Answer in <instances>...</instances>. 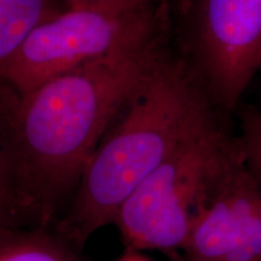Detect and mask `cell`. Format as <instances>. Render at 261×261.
<instances>
[{
  "instance_id": "obj_1",
  "label": "cell",
  "mask_w": 261,
  "mask_h": 261,
  "mask_svg": "<svg viewBox=\"0 0 261 261\" xmlns=\"http://www.w3.org/2000/svg\"><path fill=\"white\" fill-rule=\"evenodd\" d=\"M166 55L160 37L15 94L0 144L18 218L31 226L56 224L100 139Z\"/></svg>"
},
{
  "instance_id": "obj_2",
  "label": "cell",
  "mask_w": 261,
  "mask_h": 261,
  "mask_svg": "<svg viewBox=\"0 0 261 261\" xmlns=\"http://www.w3.org/2000/svg\"><path fill=\"white\" fill-rule=\"evenodd\" d=\"M215 120L197 77L166 55L100 139L55 231L80 249L113 225L121 204L159 166Z\"/></svg>"
},
{
  "instance_id": "obj_3",
  "label": "cell",
  "mask_w": 261,
  "mask_h": 261,
  "mask_svg": "<svg viewBox=\"0 0 261 261\" xmlns=\"http://www.w3.org/2000/svg\"><path fill=\"white\" fill-rule=\"evenodd\" d=\"M237 148L218 120L182 143L117 211L113 225L127 249L180 252Z\"/></svg>"
},
{
  "instance_id": "obj_4",
  "label": "cell",
  "mask_w": 261,
  "mask_h": 261,
  "mask_svg": "<svg viewBox=\"0 0 261 261\" xmlns=\"http://www.w3.org/2000/svg\"><path fill=\"white\" fill-rule=\"evenodd\" d=\"M163 0L116 9H68L37 25L0 68L16 96L45 81L116 52L162 37Z\"/></svg>"
},
{
  "instance_id": "obj_5",
  "label": "cell",
  "mask_w": 261,
  "mask_h": 261,
  "mask_svg": "<svg viewBox=\"0 0 261 261\" xmlns=\"http://www.w3.org/2000/svg\"><path fill=\"white\" fill-rule=\"evenodd\" d=\"M190 41L212 104L232 112L261 68V0H195Z\"/></svg>"
},
{
  "instance_id": "obj_6",
  "label": "cell",
  "mask_w": 261,
  "mask_h": 261,
  "mask_svg": "<svg viewBox=\"0 0 261 261\" xmlns=\"http://www.w3.org/2000/svg\"><path fill=\"white\" fill-rule=\"evenodd\" d=\"M174 261H261V181L240 145Z\"/></svg>"
},
{
  "instance_id": "obj_7",
  "label": "cell",
  "mask_w": 261,
  "mask_h": 261,
  "mask_svg": "<svg viewBox=\"0 0 261 261\" xmlns=\"http://www.w3.org/2000/svg\"><path fill=\"white\" fill-rule=\"evenodd\" d=\"M77 252L50 227L0 224V261H83Z\"/></svg>"
},
{
  "instance_id": "obj_8",
  "label": "cell",
  "mask_w": 261,
  "mask_h": 261,
  "mask_svg": "<svg viewBox=\"0 0 261 261\" xmlns=\"http://www.w3.org/2000/svg\"><path fill=\"white\" fill-rule=\"evenodd\" d=\"M58 12L55 0H0V68L33 29Z\"/></svg>"
},
{
  "instance_id": "obj_9",
  "label": "cell",
  "mask_w": 261,
  "mask_h": 261,
  "mask_svg": "<svg viewBox=\"0 0 261 261\" xmlns=\"http://www.w3.org/2000/svg\"><path fill=\"white\" fill-rule=\"evenodd\" d=\"M237 142L248 168L261 181V109L243 110Z\"/></svg>"
},
{
  "instance_id": "obj_10",
  "label": "cell",
  "mask_w": 261,
  "mask_h": 261,
  "mask_svg": "<svg viewBox=\"0 0 261 261\" xmlns=\"http://www.w3.org/2000/svg\"><path fill=\"white\" fill-rule=\"evenodd\" d=\"M15 218H17V207L14 187L4 150L0 144V221L3 224L15 225L12 223Z\"/></svg>"
},
{
  "instance_id": "obj_11",
  "label": "cell",
  "mask_w": 261,
  "mask_h": 261,
  "mask_svg": "<svg viewBox=\"0 0 261 261\" xmlns=\"http://www.w3.org/2000/svg\"><path fill=\"white\" fill-rule=\"evenodd\" d=\"M0 224H3V223H2V221H0Z\"/></svg>"
},
{
  "instance_id": "obj_12",
  "label": "cell",
  "mask_w": 261,
  "mask_h": 261,
  "mask_svg": "<svg viewBox=\"0 0 261 261\" xmlns=\"http://www.w3.org/2000/svg\"><path fill=\"white\" fill-rule=\"evenodd\" d=\"M173 261H174V260H173Z\"/></svg>"
}]
</instances>
